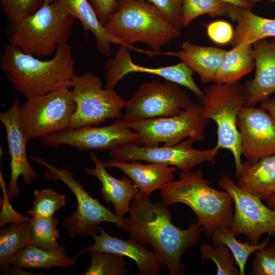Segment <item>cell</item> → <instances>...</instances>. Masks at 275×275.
Instances as JSON below:
<instances>
[{
  "mask_svg": "<svg viewBox=\"0 0 275 275\" xmlns=\"http://www.w3.org/2000/svg\"><path fill=\"white\" fill-rule=\"evenodd\" d=\"M201 259H209L213 261L217 267V275H239V269L235 265V260L229 249L223 244L215 247L207 243L200 246Z\"/></svg>",
  "mask_w": 275,
  "mask_h": 275,
  "instance_id": "33",
  "label": "cell"
},
{
  "mask_svg": "<svg viewBox=\"0 0 275 275\" xmlns=\"http://www.w3.org/2000/svg\"><path fill=\"white\" fill-rule=\"evenodd\" d=\"M90 156L95 167L86 168L85 171L100 181L102 197L107 204L112 203L117 216L124 218L128 212L132 199L139 192V189L129 177L118 179L109 174L103 162L93 152H90Z\"/></svg>",
  "mask_w": 275,
  "mask_h": 275,
  "instance_id": "21",
  "label": "cell"
},
{
  "mask_svg": "<svg viewBox=\"0 0 275 275\" xmlns=\"http://www.w3.org/2000/svg\"><path fill=\"white\" fill-rule=\"evenodd\" d=\"M218 184L234 201V215L230 229L235 235H244L246 242L252 244L259 243L264 234L275 237V210L240 187L228 175H222Z\"/></svg>",
  "mask_w": 275,
  "mask_h": 275,
  "instance_id": "12",
  "label": "cell"
},
{
  "mask_svg": "<svg viewBox=\"0 0 275 275\" xmlns=\"http://www.w3.org/2000/svg\"><path fill=\"white\" fill-rule=\"evenodd\" d=\"M252 45L256 70L254 78L244 84L246 106L261 103L275 93V45L263 39Z\"/></svg>",
  "mask_w": 275,
  "mask_h": 275,
  "instance_id": "19",
  "label": "cell"
},
{
  "mask_svg": "<svg viewBox=\"0 0 275 275\" xmlns=\"http://www.w3.org/2000/svg\"><path fill=\"white\" fill-rule=\"evenodd\" d=\"M58 219L50 217H32L29 222V235L31 245L52 250L59 248L57 241L60 236L57 229Z\"/></svg>",
  "mask_w": 275,
  "mask_h": 275,
  "instance_id": "30",
  "label": "cell"
},
{
  "mask_svg": "<svg viewBox=\"0 0 275 275\" xmlns=\"http://www.w3.org/2000/svg\"><path fill=\"white\" fill-rule=\"evenodd\" d=\"M29 222L12 223L0 231V269L3 274L9 272L16 254L31 244Z\"/></svg>",
  "mask_w": 275,
  "mask_h": 275,
  "instance_id": "28",
  "label": "cell"
},
{
  "mask_svg": "<svg viewBox=\"0 0 275 275\" xmlns=\"http://www.w3.org/2000/svg\"><path fill=\"white\" fill-rule=\"evenodd\" d=\"M251 266L253 275H275V243L269 241L256 251Z\"/></svg>",
  "mask_w": 275,
  "mask_h": 275,
  "instance_id": "36",
  "label": "cell"
},
{
  "mask_svg": "<svg viewBox=\"0 0 275 275\" xmlns=\"http://www.w3.org/2000/svg\"><path fill=\"white\" fill-rule=\"evenodd\" d=\"M40 140L49 147L66 145L79 151H110L124 145H140V135L126 127L121 119H117L112 124L102 127H68Z\"/></svg>",
  "mask_w": 275,
  "mask_h": 275,
  "instance_id": "14",
  "label": "cell"
},
{
  "mask_svg": "<svg viewBox=\"0 0 275 275\" xmlns=\"http://www.w3.org/2000/svg\"><path fill=\"white\" fill-rule=\"evenodd\" d=\"M204 117L214 121L217 125V146L233 155L236 174L238 177L242 170L241 144L237 126L238 115L245 106L246 93L244 84L238 82L214 83L202 90L198 98Z\"/></svg>",
  "mask_w": 275,
  "mask_h": 275,
  "instance_id": "6",
  "label": "cell"
},
{
  "mask_svg": "<svg viewBox=\"0 0 275 275\" xmlns=\"http://www.w3.org/2000/svg\"><path fill=\"white\" fill-rule=\"evenodd\" d=\"M237 126L242 155L251 163L275 154V119L260 106H243Z\"/></svg>",
  "mask_w": 275,
  "mask_h": 275,
  "instance_id": "15",
  "label": "cell"
},
{
  "mask_svg": "<svg viewBox=\"0 0 275 275\" xmlns=\"http://www.w3.org/2000/svg\"><path fill=\"white\" fill-rule=\"evenodd\" d=\"M105 168H117L132 181L139 191L150 196L157 189L174 180L176 167L151 163L144 164L139 160L124 161L111 159L103 162Z\"/></svg>",
  "mask_w": 275,
  "mask_h": 275,
  "instance_id": "22",
  "label": "cell"
},
{
  "mask_svg": "<svg viewBox=\"0 0 275 275\" xmlns=\"http://www.w3.org/2000/svg\"><path fill=\"white\" fill-rule=\"evenodd\" d=\"M97 15L104 26L115 13L117 6V0H90Z\"/></svg>",
  "mask_w": 275,
  "mask_h": 275,
  "instance_id": "40",
  "label": "cell"
},
{
  "mask_svg": "<svg viewBox=\"0 0 275 275\" xmlns=\"http://www.w3.org/2000/svg\"><path fill=\"white\" fill-rule=\"evenodd\" d=\"M3 11L10 24L33 14L44 4L43 0H0Z\"/></svg>",
  "mask_w": 275,
  "mask_h": 275,
  "instance_id": "35",
  "label": "cell"
},
{
  "mask_svg": "<svg viewBox=\"0 0 275 275\" xmlns=\"http://www.w3.org/2000/svg\"><path fill=\"white\" fill-rule=\"evenodd\" d=\"M56 0H43L44 4H49L53 2Z\"/></svg>",
  "mask_w": 275,
  "mask_h": 275,
  "instance_id": "44",
  "label": "cell"
},
{
  "mask_svg": "<svg viewBox=\"0 0 275 275\" xmlns=\"http://www.w3.org/2000/svg\"><path fill=\"white\" fill-rule=\"evenodd\" d=\"M266 202L268 207L275 210V195L266 200Z\"/></svg>",
  "mask_w": 275,
  "mask_h": 275,
  "instance_id": "43",
  "label": "cell"
},
{
  "mask_svg": "<svg viewBox=\"0 0 275 275\" xmlns=\"http://www.w3.org/2000/svg\"><path fill=\"white\" fill-rule=\"evenodd\" d=\"M195 142L191 139H187L172 146L130 144L110 150L109 155L113 160H142L173 166L181 172H188L203 163L213 162L221 150L216 145L208 149H197L193 147Z\"/></svg>",
  "mask_w": 275,
  "mask_h": 275,
  "instance_id": "13",
  "label": "cell"
},
{
  "mask_svg": "<svg viewBox=\"0 0 275 275\" xmlns=\"http://www.w3.org/2000/svg\"><path fill=\"white\" fill-rule=\"evenodd\" d=\"M252 1H261V0H251Z\"/></svg>",
  "mask_w": 275,
  "mask_h": 275,
  "instance_id": "46",
  "label": "cell"
},
{
  "mask_svg": "<svg viewBox=\"0 0 275 275\" xmlns=\"http://www.w3.org/2000/svg\"><path fill=\"white\" fill-rule=\"evenodd\" d=\"M160 190L161 202L166 205L182 203L189 206L207 236H211L221 227L230 228L234 211L232 197L210 186L201 170L181 172L178 180Z\"/></svg>",
  "mask_w": 275,
  "mask_h": 275,
  "instance_id": "3",
  "label": "cell"
},
{
  "mask_svg": "<svg viewBox=\"0 0 275 275\" xmlns=\"http://www.w3.org/2000/svg\"><path fill=\"white\" fill-rule=\"evenodd\" d=\"M75 108L72 91L67 88L27 98L18 107L27 141L40 139L69 127Z\"/></svg>",
  "mask_w": 275,
  "mask_h": 275,
  "instance_id": "8",
  "label": "cell"
},
{
  "mask_svg": "<svg viewBox=\"0 0 275 275\" xmlns=\"http://www.w3.org/2000/svg\"><path fill=\"white\" fill-rule=\"evenodd\" d=\"M30 158L47 170L44 173L46 180L62 181L74 194L77 202L76 210L63 221L64 227L69 230L70 238L78 235L93 236L97 234V229L102 222L113 223L124 229V218L117 216L97 199L90 195L74 178L71 172L65 168H58L41 157L31 156Z\"/></svg>",
  "mask_w": 275,
  "mask_h": 275,
  "instance_id": "9",
  "label": "cell"
},
{
  "mask_svg": "<svg viewBox=\"0 0 275 275\" xmlns=\"http://www.w3.org/2000/svg\"><path fill=\"white\" fill-rule=\"evenodd\" d=\"M261 106L267 110L275 119V99H267L261 103Z\"/></svg>",
  "mask_w": 275,
  "mask_h": 275,
  "instance_id": "42",
  "label": "cell"
},
{
  "mask_svg": "<svg viewBox=\"0 0 275 275\" xmlns=\"http://www.w3.org/2000/svg\"><path fill=\"white\" fill-rule=\"evenodd\" d=\"M255 67L252 45H237L226 53L214 80L216 84H231L251 72Z\"/></svg>",
  "mask_w": 275,
  "mask_h": 275,
  "instance_id": "27",
  "label": "cell"
},
{
  "mask_svg": "<svg viewBox=\"0 0 275 275\" xmlns=\"http://www.w3.org/2000/svg\"><path fill=\"white\" fill-rule=\"evenodd\" d=\"M19 101L16 100L10 108L0 114V120L6 132L10 156V178L8 195L10 200L17 197L20 189L18 179L22 176L29 184L38 176V173L31 165L26 154L28 142L21 127L18 114Z\"/></svg>",
  "mask_w": 275,
  "mask_h": 275,
  "instance_id": "17",
  "label": "cell"
},
{
  "mask_svg": "<svg viewBox=\"0 0 275 275\" xmlns=\"http://www.w3.org/2000/svg\"><path fill=\"white\" fill-rule=\"evenodd\" d=\"M167 206L162 202H152L150 196L139 191L124 218V230L129 238L150 245L163 259L170 275H182L185 271L182 256L199 241L202 231L197 222L186 229L176 227Z\"/></svg>",
  "mask_w": 275,
  "mask_h": 275,
  "instance_id": "1",
  "label": "cell"
},
{
  "mask_svg": "<svg viewBox=\"0 0 275 275\" xmlns=\"http://www.w3.org/2000/svg\"><path fill=\"white\" fill-rule=\"evenodd\" d=\"M229 5L251 10L254 6L251 0H221Z\"/></svg>",
  "mask_w": 275,
  "mask_h": 275,
  "instance_id": "41",
  "label": "cell"
},
{
  "mask_svg": "<svg viewBox=\"0 0 275 275\" xmlns=\"http://www.w3.org/2000/svg\"><path fill=\"white\" fill-rule=\"evenodd\" d=\"M69 13L81 23L85 32L94 35L96 46L103 55L113 54L111 44L123 45L111 35L100 22L93 6L88 0H62Z\"/></svg>",
  "mask_w": 275,
  "mask_h": 275,
  "instance_id": "25",
  "label": "cell"
},
{
  "mask_svg": "<svg viewBox=\"0 0 275 275\" xmlns=\"http://www.w3.org/2000/svg\"><path fill=\"white\" fill-rule=\"evenodd\" d=\"M75 257L65 254L64 245L55 250H47L29 245L15 255L13 265L21 269H48L53 267L68 268L76 264Z\"/></svg>",
  "mask_w": 275,
  "mask_h": 275,
  "instance_id": "26",
  "label": "cell"
},
{
  "mask_svg": "<svg viewBox=\"0 0 275 275\" xmlns=\"http://www.w3.org/2000/svg\"><path fill=\"white\" fill-rule=\"evenodd\" d=\"M209 120L202 114L200 105L193 104L177 115L131 122H123L140 136V145H176L187 139L202 142Z\"/></svg>",
  "mask_w": 275,
  "mask_h": 275,
  "instance_id": "10",
  "label": "cell"
},
{
  "mask_svg": "<svg viewBox=\"0 0 275 275\" xmlns=\"http://www.w3.org/2000/svg\"><path fill=\"white\" fill-rule=\"evenodd\" d=\"M181 49L178 51L147 50L146 54L151 57L162 55L178 58L198 74L201 82H214L227 50L214 46L197 45L189 41L183 42Z\"/></svg>",
  "mask_w": 275,
  "mask_h": 275,
  "instance_id": "20",
  "label": "cell"
},
{
  "mask_svg": "<svg viewBox=\"0 0 275 275\" xmlns=\"http://www.w3.org/2000/svg\"><path fill=\"white\" fill-rule=\"evenodd\" d=\"M227 15L237 22L231 42L237 45H253L267 37H275V19L256 15L251 10L228 4Z\"/></svg>",
  "mask_w": 275,
  "mask_h": 275,
  "instance_id": "23",
  "label": "cell"
},
{
  "mask_svg": "<svg viewBox=\"0 0 275 275\" xmlns=\"http://www.w3.org/2000/svg\"><path fill=\"white\" fill-rule=\"evenodd\" d=\"M228 6V4L221 0H182L183 26H187L203 15L217 17L227 14Z\"/></svg>",
  "mask_w": 275,
  "mask_h": 275,
  "instance_id": "32",
  "label": "cell"
},
{
  "mask_svg": "<svg viewBox=\"0 0 275 275\" xmlns=\"http://www.w3.org/2000/svg\"><path fill=\"white\" fill-rule=\"evenodd\" d=\"M91 262L82 275H124L129 272L124 257L109 252L90 251Z\"/></svg>",
  "mask_w": 275,
  "mask_h": 275,
  "instance_id": "31",
  "label": "cell"
},
{
  "mask_svg": "<svg viewBox=\"0 0 275 275\" xmlns=\"http://www.w3.org/2000/svg\"><path fill=\"white\" fill-rule=\"evenodd\" d=\"M193 104L180 85L154 80L141 84L133 96L125 101L121 120L126 123L174 116Z\"/></svg>",
  "mask_w": 275,
  "mask_h": 275,
  "instance_id": "11",
  "label": "cell"
},
{
  "mask_svg": "<svg viewBox=\"0 0 275 275\" xmlns=\"http://www.w3.org/2000/svg\"><path fill=\"white\" fill-rule=\"evenodd\" d=\"M273 38H274V39H273V42L275 45V37H274Z\"/></svg>",
  "mask_w": 275,
  "mask_h": 275,
  "instance_id": "45",
  "label": "cell"
},
{
  "mask_svg": "<svg viewBox=\"0 0 275 275\" xmlns=\"http://www.w3.org/2000/svg\"><path fill=\"white\" fill-rule=\"evenodd\" d=\"M75 20L62 0L43 4L33 14L10 24L9 43L37 58L53 56L59 45L67 43Z\"/></svg>",
  "mask_w": 275,
  "mask_h": 275,
  "instance_id": "5",
  "label": "cell"
},
{
  "mask_svg": "<svg viewBox=\"0 0 275 275\" xmlns=\"http://www.w3.org/2000/svg\"><path fill=\"white\" fill-rule=\"evenodd\" d=\"M272 1H273V2H275V0H272Z\"/></svg>",
  "mask_w": 275,
  "mask_h": 275,
  "instance_id": "47",
  "label": "cell"
},
{
  "mask_svg": "<svg viewBox=\"0 0 275 275\" xmlns=\"http://www.w3.org/2000/svg\"><path fill=\"white\" fill-rule=\"evenodd\" d=\"M117 1L116 10L104 28L129 49L145 53L146 50L134 46L141 42L154 52L161 51L163 46L181 36V31L148 1Z\"/></svg>",
  "mask_w": 275,
  "mask_h": 275,
  "instance_id": "4",
  "label": "cell"
},
{
  "mask_svg": "<svg viewBox=\"0 0 275 275\" xmlns=\"http://www.w3.org/2000/svg\"><path fill=\"white\" fill-rule=\"evenodd\" d=\"M207 34L214 43L225 45L231 43L234 30L231 24L225 20H216L206 25Z\"/></svg>",
  "mask_w": 275,
  "mask_h": 275,
  "instance_id": "39",
  "label": "cell"
},
{
  "mask_svg": "<svg viewBox=\"0 0 275 275\" xmlns=\"http://www.w3.org/2000/svg\"><path fill=\"white\" fill-rule=\"evenodd\" d=\"M72 93L75 108L69 127L97 126L107 119H121L125 100L115 90L102 88L97 75L86 72L73 76Z\"/></svg>",
  "mask_w": 275,
  "mask_h": 275,
  "instance_id": "7",
  "label": "cell"
},
{
  "mask_svg": "<svg viewBox=\"0 0 275 275\" xmlns=\"http://www.w3.org/2000/svg\"><path fill=\"white\" fill-rule=\"evenodd\" d=\"M238 186L266 200L275 195V154L264 157L254 163L242 162Z\"/></svg>",
  "mask_w": 275,
  "mask_h": 275,
  "instance_id": "24",
  "label": "cell"
},
{
  "mask_svg": "<svg viewBox=\"0 0 275 275\" xmlns=\"http://www.w3.org/2000/svg\"><path fill=\"white\" fill-rule=\"evenodd\" d=\"M97 230L100 234L93 236L95 239L93 245L82 249L75 258L92 251L120 255L135 262L139 275H159L166 268L160 256L147 245L130 238L125 240L112 236L100 227Z\"/></svg>",
  "mask_w": 275,
  "mask_h": 275,
  "instance_id": "18",
  "label": "cell"
},
{
  "mask_svg": "<svg viewBox=\"0 0 275 275\" xmlns=\"http://www.w3.org/2000/svg\"><path fill=\"white\" fill-rule=\"evenodd\" d=\"M0 185L3 193L0 213L1 227L8 223H18L30 221L31 217L21 214L15 210L10 204L8 190L6 188V183L1 171H0Z\"/></svg>",
  "mask_w": 275,
  "mask_h": 275,
  "instance_id": "37",
  "label": "cell"
},
{
  "mask_svg": "<svg viewBox=\"0 0 275 275\" xmlns=\"http://www.w3.org/2000/svg\"><path fill=\"white\" fill-rule=\"evenodd\" d=\"M155 6L168 20L181 31L182 21V0H146Z\"/></svg>",
  "mask_w": 275,
  "mask_h": 275,
  "instance_id": "38",
  "label": "cell"
},
{
  "mask_svg": "<svg viewBox=\"0 0 275 275\" xmlns=\"http://www.w3.org/2000/svg\"><path fill=\"white\" fill-rule=\"evenodd\" d=\"M235 236L230 228L223 226L214 232L211 238L215 245L223 244L229 249L235 259V264L238 266L240 275H244L245 265L249 256L264 248L270 241V237L268 236L261 243L252 244L248 242L239 241Z\"/></svg>",
  "mask_w": 275,
  "mask_h": 275,
  "instance_id": "29",
  "label": "cell"
},
{
  "mask_svg": "<svg viewBox=\"0 0 275 275\" xmlns=\"http://www.w3.org/2000/svg\"><path fill=\"white\" fill-rule=\"evenodd\" d=\"M0 68L15 90L26 98L72 86L75 74L71 47L59 45L53 56L43 60L8 43L0 60Z\"/></svg>",
  "mask_w": 275,
  "mask_h": 275,
  "instance_id": "2",
  "label": "cell"
},
{
  "mask_svg": "<svg viewBox=\"0 0 275 275\" xmlns=\"http://www.w3.org/2000/svg\"><path fill=\"white\" fill-rule=\"evenodd\" d=\"M105 88L115 90L118 83L127 74L140 72L155 75L167 81L184 86L198 98L202 95L201 90L195 82L193 70L182 62L165 67H146L135 64L130 56L129 48L120 45L114 57L107 60L104 65Z\"/></svg>",
  "mask_w": 275,
  "mask_h": 275,
  "instance_id": "16",
  "label": "cell"
},
{
  "mask_svg": "<svg viewBox=\"0 0 275 275\" xmlns=\"http://www.w3.org/2000/svg\"><path fill=\"white\" fill-rule=\"evenodd\" d=\"M33 205L28 212L32 217H52L54 213L65 205L66 197L52 189H36Z\"/></svg>",
  "mask_w": 275,
  "mask_h": 275,
  "instance_id": "34",
  "label": "cell"
}]
</instances>
